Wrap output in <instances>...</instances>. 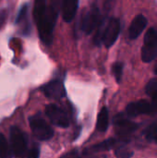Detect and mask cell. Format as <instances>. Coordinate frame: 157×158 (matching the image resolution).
<instances>
[{
	"label": "cell",
	"instance_id": "44dd1931",
	"mask_svg": "<svg viewBox=\"0 0 157 158\" xmlns=\"http://www.w3.org/2000/svg\"><path fill=\"white\" fill-rule=\"evenodd\" d=\"M40 156V148L39 145H34L28 153L26 158H39Z\"/></svg>",
	"mask_w": 157,
	"mask_h": 158
},
{
	"label": "cell",
	"instance_id": "7a4b0ae2",
	"mask_svg": "<svg viewBox=\"0 0 157 158\" xmlns=\"http://www.w3.org/2000/svg\"><path fill=\"white\" fill-rule=\"evenodd\" d=\"M30 127L34 136L40 141H48L54 136L53 129L40 116H31L29 118Z\"/></svg>",
	"mask_w": 157,
	"mask_h": 158
},
{
	"label": "cell",
	"instance_id": "cb8c5ba5",
	"mask_svg": "<svg viewBox=\"0 0 157 158\" xmlns=\"http://www.w3.org/2000/svg\"><path fill=\"white\" fill-rule=\"evenodd\" d=\"M155 74L157 75V63L156 65H155Z\"/></svg>",
	"mask_w": 157,
	"mask_h": 158
},
{
	"label": "cell",
	"instance_id": "d6986e66",
	"mask_svg": "<svg viewBox=\"0 0 157 158\" xmlns=\"http://www.w3.org/2000/svg\"><path fill=\"white\" fill-rule=\"evenodd\" d=\"M112 71L113 74L117 80L118 82H120L121 78H122V74H123V64L121 62H117L113 65L112 68Z\"/></svg>",
	"mask_w": 157,
	"mask_h": 158
},
{
	"label": "cell",
	"instance_id": "ac0fdd59",
	"mask_svg": "<svg viewBox=\"0 0 157 158\" xmlns=\"http://www.w3.org/2000/svg\"><path fill=\"white\" fill-rule=\"evenodd\" d=\"M145 136L149 142H155L157 143V122L151 124L145 130Z\"/></svg>",
	"mask_w": 157,
	"mask_h": 158
},
{
	"label": "cell",
	"instance_id": "603a6c76",
	"mask_svg": "<svg viewBox=\"0 0 157 158\" xmlns=\"http://www.w3.org/2000/svg\"><path fill=\"white\" fill-rule=\"evenodd\" d=\"M6 16H7V12H6V9H3V10L0 11V28L3 26L4 22L6 21Z\"/></svg>",
	"mask_w": 157,
	"mask_h": 158
},
{
	"label": "cell",
	"instance_id": "7402d4cb",
	"mask_svg": "<svg viewBox=\"0 0 157 158\" xmlns=\"http://www.w3.org/2000/svg\"><path fill=\"white\" fill-rule=\"evenodd\" d=\"M60 158H82V157H81V156L79 155V152H78L77 150H73V151H71V152H69V153H68V154L64 155L62 157H60Z\"/></svg>",
	"mask_w": 157,
	"mask_h": 158
},
{
	"label": "cell",
	"instance_id": "277c9868",
	"mask_svg": "<svg viewBox=\"0 0 157 158\" xmlns=\"http://www.w3.org/2000/svg\"><path fill=\"white\" fill-rule=\"evenodd\" d=\"M10 142L12 153L16 157L23 158L27 151V136L18 127L10 128Z\"/></svg>",
	"mask_w": 157,
	"mask_h": 158
},
{
	"label": "cell",
	"instance_id": "30bf717a",
	"mask_svg": "<svg viewBox=\"0 0 157 158\" xmlns=\"http://www.w3.org/2000/svg\"><path fill=\"white\" fill-rule=\"evenodd\" d=\"M43 94L53 99H60L66 96V89L63 82L59 80H54L41 88Z\"/></svg>",
	"mask_w": 157,
	"mask_h": 158
},
{
	"label": "cell",
	"instance_id": "5b68a950",
	"mask_svg": "<svg viewBox=\"0 0 157 158\" xmlns=\"http://www.w3.org/2000/svg\"><path fill=\"white\" fill-rule=\"evenodd\" d=\"M157 113V106L146 100H139L130 103L126 108V114L129 118H135L140 115H152Z\"/></svg>",
	"mask_w": 157,
	"mask_h": 158
},
{
	"label": "cell",
	"instance_id": "ba28073f",
	"mask_svg": "<svg viewBox=\"0 0 157 158\" xmlns=\"http://www.w3.org/2000/svg\"><path fill=\"white\" fill-rule=\"evenodd\" d=\"M120 32V21L117 18H112L107 21L102 43L105 44L106 48L111 47L116 41Z\"/></svg>",
	"mask_w": 157,
	"mask_h": 158
},
{
	"label": "cell",
	"instance_id": "7c38bea8",
	"mask_svg": "<svg viewBox=\"0 0 157 158\" xmlns=\"http://www.w3.org/2000/svg\"><path fill=\"white\" fill-rule=\"evenodd\" d=\"M79 2L77 0H65L62 5V16L66 22H70L78 9Z\"/></svg>",
	"mask_w": 157,
	"mask_h": 158
},
{
	"label": "cell",
	"instance_id": "5bb4252c",
	"mask_svg": "<svg viewBox=\"0 0 157 158\" xmlns=\"http://www.w3.org/2000/svg\"><path fill=\"white\" fill-rule=\"evenodd\" d=\"M109 124V114L108 109L105 106L101 109V111L98 114L97 117V123H96V129L100 132H105L108 129Z\"/></svg>",
	"mask_w": 157,
	"mask_h": 158
},
{
	"label": "cell",
	"instance_id": "e0dca14e",
	"mask_svg": "<svg viewBox=\"0 0 157 158\" xmlns=\"http://www.w3.org/2000/svg\"><path fill=\"white\" fill-rule=\"evenodd\" d=\"M145 92L153 99V103L157 106V79H152L147 83Z\"/></svg>",
	"mask_w": 157,
	"mask_h": 158
},
{
	"label": "cell",
	"instance_id": "52a82bcc",
	"mask_svg": "<svg viewBox=\"0 0 157 158\" xmlns=\"http://www.w3.org/2000/svg\"><path fill=\"white\" fill-rule=\"evenodd\" d=\"M45 114L50 121L61 128H68L69 126V118L67 113L55 104H50L45 107Z\"/></svg>",
	"mask_w": 157,
	"mask_h": 158
},
{
	"label": "cell",
	"instance_id": "4fadbf2b",
	"mask_svg": "<svg viewBox=\"0 0 157 158\" xmlns=\"http://www.w3.org/2000/svg\"><path fill=\"white\" fill-rule=\"evenodd\" d=\"M29 8L28 5H23L18 14L16 19V23L20 26L23 33L27 34L30 31V22H29Z\"/></svg>",
	"mask_w": 157,
	"mask_h": 158
},
{
	"label": "cell",
	"instance_id": "ffe728a7",
	"mask_svg": "<svg viewBox=\"0 0 157 158\" xmlns=\"http://www.w3.org/2000/svg\"><path fill=\"white\" fill-rule=\"evenodd\" d=\"M115 153H116L117 158H131L132 155H133V152L125 146L118 147Z\"/></svg>",
	"mask_w": 157,
	"mask_h": 158
},
{
	"label": "cell",
	"instance_id": "3957f363",
	"mask_svg": "<svg viewBox=\"0 0 157 158\" xmlns=\"http://www.w3.org/2000/svg\"><path fill=\"white\" fill-rule=\"evenodd\" d=\"M157 57V31L149 29L144 37V44L142 48V59L145 63H150Z\"/></svg>",
	"mask_w": 157,
	"mask_h": 158
},
{
	"label": "cell",
	"instance_id": "8992f818",
	"mask_svg": "<svg viewBox=\"0 0 157 158\" xmlns=\"http://www.w3.org/2000/svg\"><path fill=\"white\" fill-rule=\"evenodd\" d=\"M100 10L96 5H93L81 19V28L86 34L92 33L100 23Z\"/></svg>",
	"mask_w": 157,
	"mask_h": 158
},
{
	"label": "cell",
	"instance_id": "9c48e42d",
	"mask_svg": "<svg viewBox=\"0 0 157 158\" xmlns=\"http://www.w3.org/2000/svg\"><path fill=\"white\" fill-rule=\"evenodd\" d=\"M114 125L117 129L118 135L120 137H126L138 129V124L130 121L129 117H126L123 113H120L115 117Z\"/></svg>",
	"mask_w": 157,
	"mask_h": 158
},
{
	"label": "cell",
	"instance_id": "6da1fadb",
	"mask_svg": "<svg viewBox=\"0 0 157 158\" xmlns=\"http://www.w3.org/2000/svg\"><path fill=\"white\" fill-rule=\"evenodd\" d=\"M56 3L47 4L45 1H37L34 6V19L41 40L47 45L53 42L54 29L58 16Z\"/></svg>",
	"mask_w": 157,
	"mask_h": 158
},
{
	"label": "cell",
	"instance_id": "2e32d148",
	"mask_svg": "<svg viewBox=\"0 0 157 158\" xmlns=\"http://www.w3.org/2000/svg\"><path fill=\"white\" fill-rule=\"evenodd\" d=\"M13 153L6 138L0 134V158H12Z\"/></svg>",
	"mask_w": 157,
	"mask_h": 158
},
{
	"label": "cell",
	"instance_id": "8fae6325",
	"mask_svg": "<svg viewBox=\"0 0 157 158\" xmlns=\"http://www.w3.org/2000/svg\"><path fill=\"white\" fill-rule=\"evenodd\" d=\"M147 22H148V20L143 15H142V14L137 15L130 26L129 38L131 40L137 39L142 34V32L144 31L145 27L147 26Z\"/></svg>",
	"mask_w": 157,
	"mask_h": 158
},
{
	"label": "cell",
	"instance_id": "9a60e30c",
	"mask_svg": "<svg viewBox=\"0 0 157 158\" xmlns=\"http://www.w3.org/2000/svg\"><path fill=\"white\" fill-rule=\"evenodd\" d=\"M117 144V140L116 139H107L96 145H93L89 151L91 152H104V151H108L110 149H112L114 146H116Z\"/></svg>",
	"mask_w": 157,
	"mask_h": 158
}]
</instances>
